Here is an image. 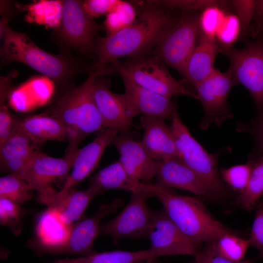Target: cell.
Here are the masks:
<instances>
[{"label":"cell","mask_w":263,"mask_h":263,"mask_svg":"<svg viewBox=\"0 0 263 263\" xmlns=\"http://www.w3.org/2000/svg\"><path fill=\"white\" fill-rule=\"evenodd\" d=\"M9 19L0 20V64L18 62L28 65L52 80L63 91L74 85L73 81L81 73H89L83 60L71 53L57 55L47 52L37 46L26 33L12 29Z\"/></svg>","instance_id":"6da1fadb"},{"label":"cell","mask_w":263,"mask_h":263,"mask_svg":"<svg viewBox=\"0 0 263 263\" xmlns=\"http://www.w3.org/2000/svg\"><path fill=\"white\" fill-rule=\"evenodd\" d=\"M114 66L98 61L92 65L86 80L79 86L63 91L44 113L58 120L64 126L69 142L67 150L78 149L89 134L104 129L103 122L94 97V85L97 77L112 74Z\"/></svg>","instance_id":"7a4b0ae2"},{"label":"cell","mask_w":263,"mask_h":263,"mask_svg":"<svg viewBox=\"0 0 263 263\" xmlns=\"http://www.w3.org/2000/svg\"><path fill=\"white\" fill-rule=\"evenodd\" d=\"M134 188L157 198L173 223L199 248L202 244L214 242L224 234H238L215 218L199 199L180 195L156 183L136 181Z\"/></svg>","instance_id":"3957f363"},{"label":"cell","mask_w":263,"mask_h":263,"mask_svg":"<svg viewBox=\"0 0 263 263\" xmlns=\"http://www.w3.org/2000/svg\"><path fill=\"white\" fill-rule=\"evenodd\" d=\"M148 2L132 24L112 35L98 38L94 55L99 63H113L119 58L138 55L157 45L176 18L162 6Z\"/></svg>","instance_id":"277c9868"},{"label":"cell","mask_w":263,"mask_h":263,"mask_svg":"<svg viewBox=\"0 0 263 263\" xmlns=\"http://www.w3.org/2000/svg\"><path fill=\"white\" fill-rule=\"evenodd\" d=\"M169 128L182 160L197 174L214 198L226 196L228 190L218 171L217 157L207 151L192 136L181 120L177 106Z\"/></svg>","instance_id":"5b68a950"},{"label":"cell","mask_w":263,"mask_h":263,"mask_svg":"<svg viewBox=\"0 0 263 263\" xmlns=\"http://www.w3.org/2000/svg\"><path fill=\"white\" fill-rule=\"evenodd\" d=\"M101 28L87 14L82 0H65L60 25L54 37L62 52L71 53L74 50L80 55H94L97 34Z\"/></svg>","instance_id":"8992f818"},{"label":"cell","mask_w":263,"mask_h":263,"mask_svg":"<svg viewBox=\"0 0 263 263\" xmlns=\"http://www.w3.org/2000/svg\"><path fill=\"white\" fill-rule=\"evenodd\" d=\"M199 15L184 12L176 18L156 45V57L184 76L200 33Z\"/></svg>","instance_id":"52a82bcc"},{"label":"cell","mask_w":263,"mask_h":263,"mask_svg":"<svg viewBox=\"0 0 263 263\" xmlns=\"http://www.w3.org/2000/svg\"><path fill=\"white\" fill-rule=\"evenodd\" d=\"M219 53L229 59L228 70L236 83L247 89L260 112L263 111V33L242 49L219 47Z\"/></svg>","instance_id":"ba28073f"},{"label":"cell","mask_w":263,"mask_h":263,"mask_svg":"<svg viewBox=\"0 0 263 263\" xmlns=\"http://www.w3.org/2000/svg\"><path fill=\"white\" fill-rule=\"evenodd\" d=\"M113 64L122 78L149 91L170 98L174 95L183 94L198 99L197 94L175 79L165 63L156 56L136 58L123 64L116 61Z\"/></svg>","instance_id":"9c48e42d"},{"label":"cell","mask_w":263,"mask_h":263,"mask_svg":"<svg viewBox=\"0 0 263 263\" xmlns=\"http://www.w3.org/2000/svg\"><path fill=\"white\" fill-rule=\"evenodd\" d=\"M150 195L144 190L131 192L127 205L114 218L101 225L99 235L110 236L117 243L123 238L147 237L153 210L147 205Z\"/></svg>","instance_id":"30bf717a"},{"label":"cell","mask_w":263,"mask_h":263,"mask_svg":"<svg viewBox=\"0 0 263 263\" xmlns=\"http://www.w3.org/2000/svg\"><path fill=\"white\" fill-rule=\"evenodd\" d=\"M78 150L67 151L62 158L48 156L39 151L29 170L22 177L31 190L39 193V200L49 207L55 201L57 191L51 186L57 180L66 179L73 168Z\"/></svg>","instance_id":"8fae6325"},{"label":"cell","mask_w":263,"mask_h":263,"mask_svg":"<svg viewBox=\"0 0 263 263\" xmlns=\"http://www.w3.org/2000/svg\"><path fill=\"white\" fill-rule=\"evenodd\" d=\"M236 84L228 69L225 72L215 69L195 87L197 99L201 102L205 113L200 124L202 130L207 129L212 124L220 126L233 117L226 100L229 91Z\"/></svg>","instance_id":"7c38bea8"},{"label":"cell","mask_w":263,"mask_h":263,"mask_svg":"<svg viewBox=\"0 0 263 263\" xmlns=\"http://www.w3.org/2000/svg\"><path fill=\"white\" fill-rule=\"evenodd\" d=\"M122 205L121 199H116L100 206L93 216L77 222L72 226L67 239L56 250L55 253L84 256L95 253L93 246L99 235L101 220L103 217L115 212Z\"/></svg>","instance_id":"4fadbf2b"},{"label":"cell","mask_w":263,"mask_h":263,"mask_svg":"<svg viewBox=\"0 0 263 263\" xmlns=\"http://www.w3.org/2000/svg\"><path fill=\"white\" fill-rule=\"evenodd\" d=\"M147 238L150 248L164 251L168 255H189L200 250L190 242L169 217L164 209L153 210Z\"/></svg>","instance_id":"5bb4252c"},{"label":"cell","mask_w":263,"mask_h":263,"mask_svg":"<svg viewBox=\"0 0 263 263\" xmlns=\"http://www.w3.org/2000/svg\"><path fill=\"white\" fill-rule=\"evenodd\" d=\"M119 132L104 128L97 132L96 137L90 143L78 149L72 168L62 188L58 194L63 195L73 187L87 178L98 165L106 147L112 143Z\"/></svg>","instance_id":"9a60e30c"},{"label":"cell","mask_w":263,"mask_h":263,"mask_svg":"<svg viewBox=\"0 0 263 263\" xmlns=\"http://www.w3.org/2000/svg\"><path fill=\"white\" fill-rule=\"evenodd\" d=\"M94 100L102 118L104 129L110 128L123 133L132 125L133 119L123 94L110 90L109 80L100 76L94 85Z\"/></svg>","instance_id":"2e32d148"},{"label":"cell","mask_w":263,"mask_h":263,"mask_svg":"<svg viewBox=\"0 0 263 263\" xmlns=\"http://www.w3.org/2000/svg\"><path fill=\"white\" fill-rule=\"evenodd\" d=\"M156 184L174 188L203 197L215 199L197 174L179 157L157 161Z\"/></svg>","instance_id":"e0dca14e"},{"label":"cell","mask_w":263,"mask_h":263,"mask_svg":"<svg viewBox=\"0 0 263 263\" xmlns=\"http://www.w3.org/2000/svg\"><path fill=\"white\" fill-rule=\"evenodd\" d=\"M125 92L123 94L132 118L138 114L172 120L176 105L170 98L141 87L122 78Z\"/></svg>","instance_id":"ac0fdd59"},{"label":"cell","mask_w":263,"mask_h":263,"mask_svg":"<svg viewBox=\"0 0 263 263\" xmlns=\"http://www.w3.org/2000/svg\"><path fill=\"white\" fill-rule=\"evenodd\" d=\"M112 144L120 154L119 161L132 179L149 182L156 176L157 161L150 157L141 142L118 134Z\"/></svg>","instance_id":"d6986e66"},{"label":"cell","mask_w":263,"mask_h":263,"mask_svg":"<svg viewBox=\"0 0 263 263\" xmlns=\"http://www.w3.org/2000/svg\"><path fill=\"white\" fill-rule=\"evenodd\" d=\"M140 120L144 131L141 142L153 160L159 161L179 157L173 135L164 119L142 115Z\"/></svg>","instance_id":"ffe728a7"},{"label":"cell","mask_w":263,"mask_h":263,"mask_svg":"<svg viewBox=\"0 0 263 263\" xmlns=\"http://www.w3.org/2000/svg\"><path fill=\"white\" fill-rule=\"evenodd\" d=\"M197 40L188 61L184 76L195 88L215 70V59L219 53L215 38L199 34Z\"/></svg>","instance_id":"44dd1931"},{"label":"cell","mask_w":263,"mask_h":263,"mask_svg":"<svg viewBox=\"0 0 263 263\" xmlns=\"http://www.w3.org/2000/svg\"><path fill=\"white\" fill-rule=\"evenodd\" d=\"M71 229L65 227L60 222L56 211L48 207L38 222L37 239L31 246L40 255L54 254L56 250L66 241Z\"/></svg>","instance_id":"7402d4cb"},{"label":"cell","mask_w":263,"mask_h":263,"mask_svg":"<svg viewBox=\"0 0 263 263\" xmlns=\"http://www.w3.org/2000/svg\"><path fill=\"white\" fill-rule=\"evenodd\" d=\"M103 191L90 186L83 190L70 192L61 198L56 199L50 207L54 208L57 212L60 222L69 229L78 221L91 203Z\"/></svg>","instance_id":"603a6c76"},{"label":"cell","mask_w":263,"mask_h":263,"mask_svg":"<svg viewBox=\"0 0 263 263\" xmlns=\"http://www.w3.org/2000/svg\"><path fill=\"white\" fill-rule=\"evenodd\" d=\"M20 128L36 144L40 146L48 140H67L66 130L56 118L45 113L18 118Z\"/></svg>","instance_id":"cb8c5ba5"},{"label":"cell","mask_w":263,"mask_h":263,"mask_svg":"<svg viewBox=\"0 0 263 263\" xmlns=\"http://www.w3.org/2000/svg\"><path fill=\"white\" fill-rule=\"evenodd\" d=\"M164 256L163 251L149 248L136 251L115 250L95 252L90 255L76 258H66L48 263H141Z\"/></svg>","instance_id":"d4e9b609"},{"label":"cell","mask_w":263,"mask_h":263,"mask_svg":"<svg viewBox=\"0 0 263 263\" xmlns=\"http://www.w3.org/2000/svg\"><path fill=\"white\" fill-rule=\"evenodd\" d=\"M135 181L128 175L118 160L104 168L93 176L90 186L103 191L110 189H122L132 192Z\"/></svg>","instance_id":"484cf974"},{"label":"cell","mask_w":263,"mask_h":263,"mask_svg":"<svg viewBox=\"0 0 263 263\" xmlns=\"http://www.w3.org/2000/svg\"><path fill=\"white\" fill-rule=\"evenodd\" d=\"M10 138L0 146V161L2 165L11 159L29 157L39 151V145L34 143L20 128L17 123Z\"/></svg>","instance_id":"4316f807"},{"label":"cell","mask_w":263,"mask_h":263,"mask_svg":"<svg viewBox=\"0 0 263 263\" xmlns=\"http://www.w3.org/2000/svg\"><path fill=\"white\" fill-rule=\"evenodd\" d=\"M251 161L252 167L247 185L235 201L238 206L248 211L257 206L263 195V155Z\"/></svg>","instance_id":"83f0119b"},{"label":"cell","mask_w":263,"mask_h":263,"mask_svg":"<svg viewBox=\"0 0 263 263\" xmlns=\"http://www.w3.org/2000/svg\"><path fill=\"white\" fill-rule=\"evenodd\" d=\"M239 234L227 233L212 242L217 252L225 259L233 262L244 260L248 247V239L239 237Z\"/></svg>","instance_id":"f1b7e54d"},{"label":"cell","mask_w":263,"mask_h":263,"mask_svg":"<svg viewBox=\"0 0 263 263\" xmlns=\"http://www.w3.org/2000/svg\"><path fill=\"white\" fill-rule=\"evenodd\" d=\"M136 18L135 10L129 2L121 1L116 10L106 15L103 28L106 36L112 35L132 24Z\"/></svg>","instance_id":"f546056e"},{"label":"cell","mask_w":263,"mask_h":263,"mask_svg":"<svg viewBox=\"0 0 263 263\" xmlns=\"http://www.w3.org/2000/svg\"><path fill=\"white\" fill-rule=\"evenodd\" d=\"M31 190L25 181L14 175L10 174L0 178V197L20 205L31 198Z\"/></svg>","instance_id":"4dcf8cb0"},{"label":"cell","mask_w":263,"mask_h":263,"mask_svg":"<svg viewBox=\"0 0 263 263\" xmlns=\"http://www.w3.org/2000/svg\"><path fill=\"white\" fill-rule=\"evenodd\" d=\"M252 167L251 161H249L246 164L222 169L220 174L222 179L233 189L242 193L247 185Z\"/></svg>","instance_id":"1f68e13d"},{"label":"cell","mask_w":263,"mask_h":263,"mask_svg":"<svg viewBox=\"0 0 263 263\" xmlns=\"http://www.w3.org/2000/svg\"><path fill=\"white\" fill-rule=\"evenodd\" d=\"M226 13L225 10L217 6L210 7L202 11L199 15V34L215 38Z\"/></svg>","instance_id":"d6a6232c"},{"label":"cell","mask_w":263,"mask_h":263,"mask_svg":"<svg viewBox=\"0 0 263 263\" xmlns=\"http://www.w3.org/2000/svg\"><path fill=\"white\" fill-rule=\"evenodd\" d=\"M241 34V25L236 15L226 13L218 29L215 39L219 47H230Z\"/></svg>","instance_id":"836d02e7"},{"label":"cell","mask_w":263,"mask_h":263,"mask_svg":"<svg viewBox=\"0 0 263 263\" xmlns=\"http://www.w3.org/2000/svg\"><path fill=\"white\" fill-rule=\"evenodd\" d=\"M150 1L161 6L177 8L184 12L198 10L203 11L213 6L219 7L225 10L230 4V1L219 0H167Z\"/></svg>","instance_id":"e575fe53"},{"label":"cell","mask_w":263,"mask_h":263,"mask_svg":"<svg viewBox=\"0 0 263 263\" xmlns=\"http://www.w3.org/2000/svg\"><path fill=\"white\" fill-rule=\"evenodd\" d=\"M25 210L20 205L7 198L0 197V223L15 232L21 222Z\"/></svg>","instance_id":"d590c367"},{"label":"cell","mask_w":263,"mask_h":263,"mask_svg":"<svg viewBox=\"0 0 263 263\" xmlns=\"http://www.w3.org/2000/svg\"><path fill=\"white\" fill-rule=\"evenodd\" d=\"M256 0H233L231 6L235 11L241 25L242 38L244 39L251 33V23L253 20Z\"/></svg>","instance_id":"8d00e7d4"},{"label":"cell","mask_w":263,"mask_h":263,"mask_svg":"<svg viewBox=\"0 0 263 263\" xmlns=\"http://www.w3.org/2000/svg\"><path fill=\"white\" fill-rule=\"evenodd\" d=\"M8 94L6 92H0V146L13 134L17 120L6 106L5 102Z\"/></svg>","instance_id":"74e56055"},{"label":"cell","mask_w":263,"mask_h":263,"mask_svg":"<svg viewBox=\"0 0 263 263\" xmlns=\"http://www.w3.org/2000/svg\"><path fill=\"white\" fill-rule=\"evenodd\" d=\"M254 259L233 262L220 255L216 250L212 243L206 244L194 256L189 263H253Z\"/></svg>","instance_id":"f35d334b"},{"label":"cell","mask_w":263,"mask_h":263,"mask_svg":"<svg viewBox=\"0 0 263 263\" xmlns=\"http://www.w3.org/2000/svg\"><path fill=\"white\" fill-rule=\"evenodd\" d=\"M121 0H82L83 6L87 14L91 18L108 15L115 11Z\"/></svg>","instance_id":"ab89813d"},{"label":"cell","mask_w":263,"mask_h":263,"mask_svg":"<svg viewBox=\"0 0 263 263\" xmlns=\"http://www.w3.org/2000/svg\"><path fill=\"white\" fill-rule=\"evenodd\" d=\"M249 245L254 247L263 258V203L258 206L249 238Z\"/></svg>","instance_id":"60d3db41"},{"label":"cell","mask_w":263,"mask_h":263,"mask_svg":"<svg viewBox=\"0 0 263 263\" xmlns=\"http://www.w3.org/2000/svg\"><path fill=\"white\" fill-rule=\"evenodd\" d=\"M252 21L254 23L251 26V34L255 38L263 33V0H256Z\"/></svg>","instance_id":"b9f144b4"},{"label":"cell","mask_w":263,"mask_h":263,"mask_svg":"<svg viewBox=\"0 0 263 263\" xmlns=\"http://www.w3.org/2000/svg\"><path fill=\"white\" fill-rule=\"evenodd\" d=\"M253 133L257 146L263 154V110L260 112L257 123L253 130Z\"/></svg>","instance_id":"7bdbcfd3"},{"label":"cell","mask_w":263,"mask_h":263,"mask_svg":"<svg viewBox=\"0 0 263 263\" xmlns=\"http://www.w3.org/2000/svg\"><path fill=\"white\" fill-rule=\"evenodd\" d=\"M156 260H151V261H146V262H142V263H155L156 261Z\"/></svg>","instance_id":"ee69618b"},{"label":"cell","mask_w":263,"mask_h":263,"mask_svg":"<svg viewBox=\"0 0 263 263\" xmlns=\"http://www.w3.org/2000/svg\"><path fill=\"white\" fill-rule=\"evenodd\" d=\"M155 263H159L157 261H156Z\"/></svg>","instance_id":"f6af8a7d"}]
</instances>
